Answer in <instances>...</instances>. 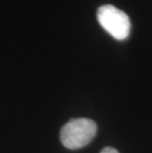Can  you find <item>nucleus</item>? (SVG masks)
I'll use <instances>...</instances> for the list:
<instances>
[{
  "mask_svg": "<svg viewBox=\"0 0 152 153\" xmlns=\"http://www.w3.org/2000/svg\"><path fill=\"white\" fill-rule=\"evenodd\" d=\"M99 24L108 34L118 41L128 38L130 32V20L124 11L110 4L103 5L97 11Z\"/></svg>",
  "mask_w": 152,
  "mask_h": 153,
  "instance_id": "obj_2",
  "label": "nucleus"
},
{
  "mask_svg": "<svg viewBox=\"0 0 152 153\" xmlns=\"http://www.w3.org/2000/svg\"><path fill=\"white\" fill-rule=\"evenodd\" d=\"M97 125L89 119H73L60 131V141L68 149H78L89 144L95 137Z\"/></svg>",
  "mask_w": 152,
  "mask_h": 153,
  "instance_id": "obj_1",
  "label": "nucleus"
},
{
  "mask_svg": "<svg viewBox=\"0 0 152 153\" xmlns=\"http://www.w3.org/2000/svg\"><path fill=\"white\" fill-rule=\"evenodd\" d=\"M101 153H119V152H118L117 149H115L113 147H105L101 151Z\"/></svg>",
  "mask_w": 152,
  "mask_h": 153,
  "instance_id": "obj_3",
  "label": "nucleus"
}]
</instances>
